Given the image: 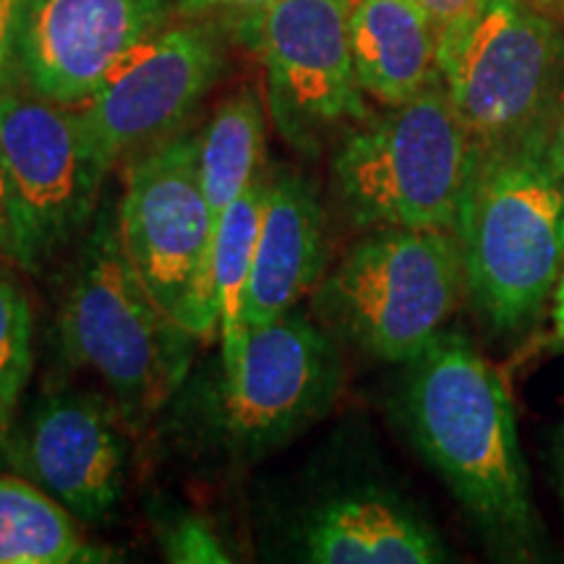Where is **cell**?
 <instances>
[{
    "label": "cell",
    "mask_w": 564,
    "mask_h": 564,
    "mask_svg": "<svg viewBox=\"0 0 564 564\" xmlns=\"http://www.w3.org/2000/svg\"><path fill=\"white\" fill-rule=\"evenodd\" d=\"M32 373L30 301L9 274L0 270V415L17 405Z\"/></svg>",
    "instance_id": "20"
},
{
    "label": "cell",
    "mask_w": 564,
    "mask_h": 564,
    "mask_svg": "<svg viewBox=\"0 0 564 564\" xmlns=\"http://www.w3.org/2000/svg\"><path fill=\"white\" fill-rule=\"evenodd\" d=\"M324 270V209L303 175L278 171L264 178L246 322L259 327L299 306Z\"/></svg>",
    "instance_id": "15"
},
{
    "label": "cell",
    "mask_w": 564,
    "mask_h": 564,
    "mask_svg": "<svg viewBox=\"0 0 564 564\" xmlns=\"http://www.w3.org/2000/svg\"><path fill=\"white\" fill-rule=\"evenodd\" d=\"M352 0H278L238 19L267 76V108L293 150L322 152L369 118L350 47Z\"/></svg>",
    "instance_id": "7"
},
{
    "label": "cell",
    "mask_w": 564,
    "mask_h": 564,
    "mask_svg": "<svg viewBox=\"0 0 564 564\" xmlns=\"http://www.w3.org/2000/svg\"><path fill=\"white\" fill-rule=\"evenodd\" d=\"M61 333L70 358L100 373L133 426L167 405L186 379L196 343L147 291L108 212L97 217L82 249Z\"/></svg>",
    "instance_id": "4"
},
{
    "label": "cell",
    "mask_w": 564,
    "mask_h": 564,
    "mask_svg": "<svg viewBox=\"0 0 564 564\" xmlns=\"http://www.w3.org/2000/svg\"><path fill=\"white\" fill-rule=\"evenodd\" d=\"M455 230L377 228L319 282L314 308L333 333L387 364H411L460 306Z\"/></svg>",
    "instance_id": "6"
},
{
    "label": "cell",
    "mask_w": 564,
    "mask_h": 564,
    "mask_svg": "<svg viewBox=\"0 0 564 564\" xmlns=\"http://www.w3.org/2000/svg\"><path fill=\"white\" fill-rule=\"evenodd\" d=\"M278 0H178V13L183 19H209V17H236L243 19L257 13Z\"/></svg>",
    "instance_id": "23"
},
{
    "label": "cell",
    "mask_w": 564,
    "mask_h": 564,
    "mask_svg": "<svg viewBox=\"0 0 564 564\" xmlns=\"http://www.w3.org/2000/svg\"><path fill=\"white\" fill-rule=\"evenodd\" d=\"M262 204L264 175H259L217 220L207 262L196 280L192 299L186 301L178 316V322L196 340H209V337L220 335L223 379H228L238 369L246 348V335H249L246 295H249Z\"/></svg>",
    "instance_id": "16"
},
{
    "label": "cell",
    "mask_w": 564,
    "mask_h": 564,
    "mask_svg": "<svg viewBox=\"0 0 564 564\" xmlns=\"http://www.w3.org/2000/svg\"><path fill=\"white\" fill-rule=\"evenodd\" d=\"M0 158L45 253L87 225L110 171L91 144L79 110L30 89L0 91Z\"/></svg>",
    "instance_id": "12"
},
{
    "label": "cell",
    "mask_w": 564,
    "mask_h": 564,
    "mask_svg": "<svg viewBox=\"0 0 564 564\" xmlns=\"http://www.w3.org/2000/svg\"><path fill=\"white\" fill-rule=\"evenodd\" d=\"M162 552L167 562L181 564H228L230 556L225 552L220 535L215 533L204 518L196 514H178L165 531L160 533Z\"/></svg>",
    "instance_id": "22"
},
{
    "label": "cell",
    "mask_w": 564,
    "mask_h": 564,
    "mask_svg": "<svg viewBox=\"0 0 564 564\" xmlns=\"http://www.w3.org/2000/svg\"><path fill=\"white\" fill-rule=\"evenodd\" d=\"M546 152H549V160H552L554 171L560 173V178L564 181V105H562L560 116L554 118L552 129H549Z\"/></svg>",
    "instance_id": "26"
},
{
    "label": "cell",
    "mask_w": 564,
    "mask_h": 564,
    "mask_svg": "<svg viewBox=\"0 0 564 564\" xmlns=\"http://www.w3.org/2000/svg\"><path fill=\"white\" fill-rule=\"evenodd\" d=\"M552 329H554V343L560 345V348H564V267L552 295Z\"/></svg>",
    "instance_id": "27"
},
{
    "label": "cell",
    "mask_w": 564,
    "mask_h": 564,
    "mask_svg": "<svg viewBox=\"0 0 564 564\" xmlns=\"http://www.w3.org/2000/svg\"><path fill=\"white\" fill-rule=\"evenodd\" d=\"M118 230L126 257L147 291L178 319L215 236L194 133L158 141L131 160Z\"/></svg>",
    "instance_id": "10"
},
{
    "label": "cell",
    "mask_w": 564,
    "mask_h": 564,
    "mask_svg": "<svg viewBox=\"0 0 564 564\" xmlns=\"http://www.w3.org/2000/svg\"><path fill=\"white\" fill-rule=\"evenodd\" d=\"M436 70L474 150L520 144L564 105V24L531 0H478L440 30Z\"/></svg>",
    "instance_id": "3"
},
{
    "label": "cell",
    "mask_w": 564,
    "mask_h": 564,
    "mask_svg": "<svg viewBox=\"0 0 564 564\" xmlns=\"http://www.w3.org/2000/svg\"><path fill=\"white\" fill-rule=\"evenodd\" d=\"M400 411L423 460L476 523L507 544H531L535 510L510 392L468 337L442 329L408 364Z\"/></svg>",
    "instance_id": "1"
},
{
    "label": "cell",
    "mask_w": 564,
    "mask_h": 564,
    "mask_svg": "<svg viewBox=\"0 0 564 564\" xmlns=\"http://www.w3.org/2000/svg\"><path fill=\"white\" fill-rule=\"evenodd\" d=\"M26 478L84 523H102L123 497L126 436L116 411L87 392L42 398L13 444Z\"/></svg>",
    "instance_id": "13"
},
{
    "label": "cell",
    "mask_w": 564,
    "mask_h": 564,
    "mask_svg": "<svg viewBox=\"0 0 564 564\" xmlns=\"http://www.w3.org/2000/svg\"><path fill=\"white\" fill-rule=\"evenodd\" d=\"M228 66L223 34L215 21L186 19L167 24L126 53L79 116L108 162L158 144L196 110Z\"/></svg>",
    "instance_id": "8"
},
{
    "label": "cell",
    "mask_w": 564,
    "mask_h": 564,
    "mask_svg": "<svg viewBox=\"0 0 564 564\" xmlns=\"http://www.w3.org/2000/svg\"><path fill=\"white\" fill-rule=\"evenodd\" d=\"M76 514L30 478L0 476V564L108 560L76 525Z\"/></svg>",
    "instance_id": "18"
},
{
    "label": "cell",
    "mask_w": 564,
    "mask_h": 564,
    "mask_svg": "<svg viewBox=\"0 0 564 564\" xmlns=\"http://www.w3.org/2000/svg\"><path fill=\"white\" fill-rule=\"evenodd\" d=\"M264 144V108L251 87L228 97L196 133V160L215 225L223 212L262 175Z\"/></svg>",
    "instance_id": "19"
},
{
    "label": "cell",
    "mask_w": 564,
    "mask_h": 564,
    "mask_svg": "<svg viewBox=\"0 0 564 564\" xmlns=\"http://www.w3.org/2000/svg\"><path fill=\"white\" fill-rule=\"evenodd\" d=\"M301 560L316 564L447 562L440 533L382 489H345L308 507L295 531Z\"/></svg>",
    "instance_id": "14"
},
{
    "label": "cell",
    "mask_w": 564,
    "mask_h": 564,
    "mask_svg": "<svg viewBox=\"0 0 564 564\" xmlns=\"http://www.w3.org/2000/svg\"><path fill=\"white\" fill-rule=\"evenodd\" d=\"M470 154L474 144L436 79L345 133L333 158L337 202L358 228L455 230Z\"/></svg>",
    "instance_id": "5"
},
{
    "label": "cell",
    "mask_w": 564,
    "mask_h": 564,
    "mask_svg": "<svg viewBox=\"0 0 564 564\" xmlns=\"http://www.w3.org/2000/svg\"><path fill=\"white\" fill-rule=\"evenodd\" d=\"M546 137L470 154L455 236L465 291L497 333L531 327L564 267V181Z\"/></svg>",
    "instance_id": "2"
},
{
    "label": "cell",
    "mask_w": 564,
    "mask_h": 564,
    "mask_svg": "<svg viewBox=\"0 0 564 564\" xmlns=\"http://www.w3.org/2000/svg\"><path fill=\"white\" fill-rule=\"evenodd\" d=\"M350 47L364 95L384 108L440 79V26L415 0H352Z\"/></svg>",
    "instance_id": "17"
},
{
    "label": "cell",
    "mask_w": 564,
    "mask_h": 564,
    "mask_svg": "<svg viewBox=\"0 0 564 564\" xmlns=\"http://www.w3.org/2000/svg\"><path fill=\"white\" fill-rule=\"evenodd\" d=\"M340 382L333 337L299 308L249 327L238 369L223 379L225 436L243 457L270 453L319 421Z\"/></svg>",
    "instance_id": "9"
},
{
    "label": "cell",
    "mask_w": 564,
    "mask_h": 564,
    "mask_svg": "<svg viewBox=\"0 0 564 564\" xmlns=\"http://www.w3.org/2000/svg\"><path fill=\"white\" fill-rule=\"evenodd\" d=\"M178 0H24L13 79L79 108L139 42L171 24Z\"/></svg>",
    "instance_id": "11"
},
{
    "label": "cell",
    "mask_w": 564,
    "mask_h": 564,
    "mask_svg": "<svg viewBox=\"0 0 564 564\" xmlns=\"http://www.w3.org/2000/svg\"><path fill=\"white\" fill-rule=\"evenodd\" d=\"M415 3H419L442 30L447 21H453L455 17H460V13L474 9L478 0H415Z\"/></svg>",
    "instance_id": "25"
},
{
    "label": "cell",
    "mask_w": 564,
    "mask_h": 564,
    "mask_svg": "<svg viewBox=\"0 0 564 564\" xmlns=\"http://www.w3.org/2000/svg\"><path fill=\"white\" fill-rule=\"evenodd\" d=\"M0 259L24 267V270H37L45 259L37 232L32 228L30 215H26L24 202H21L3 158H0Z\"/></svg>",
    "instance_id": "21"
},
{
    "label": "cell",
    "mask_w": 564,
    "mask_h": 564,
    "mask_svg": "<svg viewBox=\"0 0 564 564\" xmlns=\"http://www.w3.org/2000/svg\"><path fill=\"white\" fill-rule=\"evenodd\" d=\"M24 0H0V91L13 79V47Z\"/></svg>",
    "instance_id": "24"
},
{
    "label": "cell",
    "mask_w": 564,
    "mask_h": 564,
    "mask_svg": "<svg viewBox=\"0 0 564 564\" xmlns=\"http://www.w3.org/2000/svg\"><path fill=\"white\" fill-rule=\"evenodd\" d=\"M533 6H539L541 11H546L549 17L560 19L564 24V0H531Z\"/></svg>",
    "instance_id": "28"
},
{
    "label": "cell",
    "mask_w": 564,
    "mask_h": 564,
    "mask_svg": "<svg viewBox=\"0 0 564 564\" xmlns=\"http://www.w3.org/2000/svg\"><path fill=\"white\" fill-rule=\"evenodd\" d=\"M562 481H564V440H562Z\"/></svg>",
    "instance_id": "29"
}]
</instances>
